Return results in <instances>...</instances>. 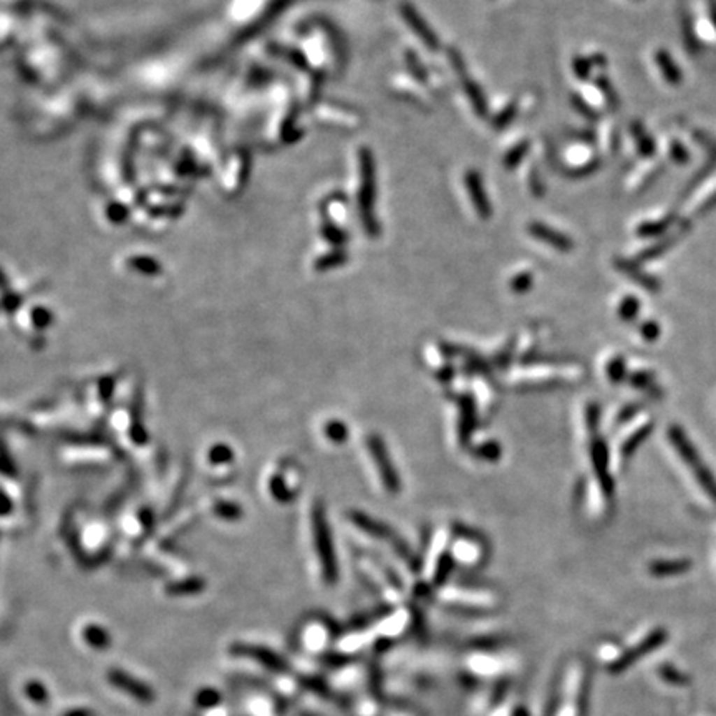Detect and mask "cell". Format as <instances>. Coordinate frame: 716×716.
<instances>
[{
    "label": "cell",
    "instance_id": "obj_7",
    "mask_svg": "<svg viewBox=\"0 0 716 716\" xmlns=\"http://www.w3.org/2000/svg\"><path fill=\"white\" fill-rule=\"evenodd\" d=\"M401 15L406 24L410 25V29L418 35L420 40L427 45L429 50H438V48H440V38H438L436 34L429 29V25L424 22L423 17L415 10V7L408 6V3H403Z\"/></svg>",
    "mask_w": 716,
    "mask_h": 716
},
{
    "label": "cell",
    "instance_id": "obj_18",
    "mask_svg": "<svg viewBox=\"0 0 716 716\" xmlns=\"http://www.w3.org/2000/svg\"><path fill=\"white\" fill-rule=\"evenodd\" d=\"M531 285H532V274H529V272H522V274L516 275L511 280V289L516 294L526 292V290L529 289Z\"/></svg>",
    "mask_w": 716,
    "mask_h": 716
},
{
    "label": "cell",
    "instance_id": "obj_6",
    "mask_svg": "<svg viewBox=\"0 0 716 716\" xmlns=\"http://www.w3.org/2000/svg\"><path fill=\"white\" fill-rule=\"evenodd\" d=\"M108 680L115 685L116 688L123 690L128 695L136 698V700L143 701V703H150L153 700V690H151L148 685H145L140 680L129 677L128 673H124L123 670H111L108 673Z\"/></svg>",
    "mask_w": 716,
    "mask_h": 716
},
{
    "label": "cell",
    "instance_id": "obj_5",
    "mask_svg": "<svg viewBox=\"0 0 716 716\" xmlns=\"http://www.w3.org/2000/svg\"><path fill=\"white\" fill-rule=\"evenodd\" d=\"M450 60L453 62L456 73H458L461 85H463L464 92H466V95L469 98V101H471L474 111H476L478 115H485L486 113V100H485V96H482L481 88L473 82V78L469 77L466 69H464L463 58H461V55L456 50H450Z\"/></svg>",
    "mask_w": 716,
    "mask_h": 716
},
{
    "label": "cell",
    "instance_id": "obj_17",
    "mask_svg": "<svg viewBox=\"0 0 716 716\" xmlns=\"http://www.w3.org/2000/svg\"><path fill=\"white\" fill-rule=\"evenodd\" d=\"M476 456H478V458L486 459V461H494V459H498L499 456H501V450H499L498 443H494V441H487V443H485V445L478 446V450H476Z\"/></svg>",
    "mask_w": 716,
    "mask_h": 716
},
{
    "label": "cell",
    "instance_id": "obj_22",
    "mask_svg": "<svg viewBox=\"0 0 716 716\" xmlns=\"http://www.w3.org/2000/svg\"><path fill=\"white\" fill-rule=\"evenodd\" d=\"M325 236H327V239L332 241L334 244H342L343 241H345V239H343L342 232H340L335 226H330L329 231H325Z\"/></svg>",
    "mask_w": 716,
    "mask_h": 716
},
{
    "label": "cell",
    "instance_id": "obj_21",
    "mask_svg": "<svg viewBox=\"0 0 716 716\" xmlns=\"http://www.w3.org/2000/svg\"><path fill=\"white\" fill-rule=\"evenodd\" d=\"M27 693L35 701H43L47 698V692H45V688L40 683H30L27 687Z\"/></svg>",
    "mask_w": 716,
    "mask_h": 716
},
{
    "label": "cell",
    "instance_id": "obj_24",
    "mask_svg": "<svg viewBox=\"0 0 716 716\" xmlns=\"http://www.w3.org/2000/svg\"><path fill=\"white\" fill-rule=\"evenodd\" d=\"M513 113H514V106H511V108L506 111V113L501 115L499 118H498V123H496V124H498V127H504V124H508L509 120L513 118Z\"/></svg>",
    "mask_w": 716,
    "mask_h": 716
},
{
    "label": "cell",
    "instance_id": "obj_4",
    "mask_svg": "<svg viewBox=\"0 0 716 716\" xmlns=\"http://www.w3.org/2000/svg\"><path fill=\"white\" fill-rule=\"evenodd\" d=\"M665 642H666V630H664V629L653 630V632L650 635H647V637L643 638L637 647L630 648V650L625 652L620 659H617L614 664L608 666V670H610L612 673H622V671H625L629 666H632L635 661L642 659V657L655 652V648L664 645Z\"/></svg>",
    "mask_w": 716,
    "mask_h": 716
},
{
    "label": "cell",
    "instance_id": "obj_15",
    "mask_svg": "<svg viewBox=\"0 0 716 716\" xmlns=\"http://www.w3.org/2000/svg\"><path fill=\"white\" fill-rule=\"evenodd\" d=\"M219 693L213 688H204L201 690L198 695H196V705L203 706V708H211V706H216L219 703Z\"/></svg>",
    "mask_w": 716,
    "mask_h": 716
},
{
    "label": "cell",
    "instance_id": "obj_16",
    "mask_svg": "<svg viewBox=\"0 0 716 716\" xmlns=\"http://www.w3.org/2000/svg\"><path fill=\"white\" fill-rule=\"evenodd\" d=\"M345 261H347V254L342 252V250H335V252L329 254V256L319 259V261H317V268L324 271V268L337 267V266H340V264L345 262Z\"/></svg>",
    "mask_w": 716,
    "mask_h": 716
},
{
    "label": "cell",
    "instance_id": "obj_23",
    "mask_svg": "<svg viewBox=\"0 0 716 716\" xmlns=\"http://www.w3.org/2000/svg\"><path fill=\"white\" fill-rule=\"evenodd\" d=\"M575 73L579 75V77H587L589 73V65L585 64L584 60H575Z\"/></svg>",
    "mask_w": 716,
    "mask_h": 716
},
{
    "label": "cell",
    "instance_id": "obj_3",
    "mask_svg": "<svg viewBox=\"0 0 716 716\" xmlns=\"http://www.w3.org/2000/svg\"><path fill=\"white\" fill-rule=\"evenodd\" d=\"M366 448H368L371 459L375 461V466H377V471L380 474V480H382L383 486L387 487V491L390 492V494H398V492H400V476H398L395 468H393V463L385 443L380 440V436L370 435L366 438Z\"/></svg>",
    "mask_w": 716,
    "mask_h": 716
},
{
    "label": "cell",
    "instance_id": "obj_10",
    "mask_svg": "<svg viewBox=\"0 0 716 716\" xmlns=\"http://www.w3.org/2000/svg\"><path fill=\"white\" fill-rule=\"evenodd\" d=\"M529 234H532L536 239L543 241V243L552 245L559 250H569L572 249V241L567 236L561 234L559 231L550 229L549 226H545L543 222H531L529 227H527Z\"/></svg>",
    "mask_w": 716,
    "mask_h": 716
},
{
    "label": "cell",
    "instance_id": "obj_11",
    "mask_svg": "<svg viewBox=\"0 0 716 716\" xmlns=\"http://www.w3.org/2000/svg\"><path fill=\"white\" fill-rule=\"evenodd\" d=\"M350 521L357 527H360L361 531L366 532V534H370L371 537H378V539H385V537H392L390 529H388V527L385 526L383 522H380V521H377V519H373V517H368L364 513H358V511L350 513Z\"/></svg>",
    "mask_w": 716,
    "mask_h": 716
},
{
    "label": "cell",
    "instance_id": "obj_13",
    "mask_svg": "<svg viewBox=\"0 0 716 716\" xmlns=\"http://www.w3.org/2000/svg\"><path fill=\"white\" fill-rule=\"evenodd\" d=\"M325 436L329 438L330 441L335 443V445H342V443L347 441L348 438V428L347 424H343L338 420H332V422H327L325 424Z\"/></svg>",
    "mask_w": 716,
    "mask_h": 716
},
{
    "label": "cell",
    "instance_id": "obj_9",
    "mask_svg": "<svg viewBox=\"0 0 716 716\" xmlns=\"http://www.w3.org/2000/svg\"><path fill=\"white\" fill-rule=\"evenodd\" d=\"M231 652L236 653V655L249 657V659H254V660L261 661L264 666H267V668H271V670L284 671L285 668H287L285 661L282 660L279 655H275L274 652L268 650V648L257 647V645H245V643H241V645L232 647Z\"/></svg>",
    "mask_w": 716,
    "mask_h": 716
},
{
    "label": "cell",
    "instance_id": "obj_25",
    "mask_svg": "<svg viewBox=\"0 0 716 716\" xmlns=\"http://www.w3.org/2000/svg\"><path fill=\"white\" fill-rule=\"evenodd\" d=\"M69 716H88L87 713H83V711H73V713H70Z\"/></svg>",
    "mask_w": 716,
    "mask_h": 716
},
{
    "label": "cell",
    "instance_id": "obj_19",
    "mask_svg": "<svg viewBox=\"0 0 716 716\" xmlns=\"http://www.w3.org/2000/svg\"><path fill=\"white\" fill-rule=\"evenodd\" d=\"M526 151H527L526 143H522V145H519V146L514 148L511 153L506 156V159H504L506 168H514V166H516L519 161H521L522 156L526 155Z\"/></svg>",
    "mask_w": 716,
    "mask_h": 716
},
{
    "label": "cell",
    "instance_id": "obj_20",
    "mask_svg": "<svg viewBox=\"0 0 716 716\" xmlns=\"http://www.w3.org/2000/svg\"><path fill=\"white\" fill-rule=\"evenodd\" d=\"M454 552H456V556H459V559H463V561L466 559L468 561V559H474V556L478 554V549H476V545H473L471 543H466V540H464V543L456 544Z\"/></svg>",
    "mask_w": 716,
    "mask_h": 716
},
{
    "label": "cell",
    "instance_id": "obj_12",
    "mask_svg": "<svg viewBox=\"0 0 716 716\" xmlns=\"http://www.w3.org/2000/svg\"><path fill=\"white\" fill-rule=\"evenodd\" d=\"M659 675L665 680L666 683L677 685V687H685V685L690 683V677H688V675H685L683 671L675 668V666L670 664L661 665L659 668Z\"/></svg>",
    "mask_w": 716,
    "mask_h": 716
},
{
    "label": "cell",
    "instance_id": "obj_8",
    "mask_svg": "<svg viewBox=\"0 0 716 716\" xmlns=\"http://www.w3.org/2000/svg\"><path fill=\"white\" fill-rule=\"evenodd\" d=\"M464 181H466L469 198H471V203L474 206V209H476V214L481 219H489L491 217V206H489V201H487L485 187H482L480 173L471 169V171H468L466 176H464Z\"/></svg>",
    "mask_w": 716,
    "mask_h": 716
},
{
    "label": "cell",
    "instance_id": "obj_2",
    "mask_svg": "<svg viewBox=\"0 0 716 716\" xmlns=\"http://www.w3.org/2000/svg\"><path fill=\"white\" fill-rule=\"evenodd\" d=\"M312 529H313V540H315V549L319 552L320 564H322V574H324V579L329 582L337 580V559H335L334 552V543L332 536H330L329 524L325 521V514L322 511V508H315L312 516Z\"/></svg>",
    "mask_w": 716,
    "mask_h": 716
},
{
    "label": "cell",
    "instance_id": "obj_1",
    "mask_svg": "<svg viewBox=\"0 0 716 716\" xmlns=\"http://www.w3.org/2000/svg\"><path fill=\"white\" fill-rule=\"evenodd\" d=\"M360 191H358V209L365 231L370 236L378 232V222L375 219V163L373 155L368 148H361L360 153Z\"/></svg>",
    "mask_w": 716,
    "mask_h": 716
},
{
    "label": "cell",
    "instance_id": "obj_14",
    "mask_svg": "<svg viewBox=\"0 0 716 716\" xmlns=\"http://www.w3.org/2000/svg\"><path fill=\"white\" fill-rule=\"evenodd\" d=\"M85 640L95 648H105L108 647L110 643L108 633L103 629H100V626H88V629L85 630Z\"/></svg>",
    "mask_w": 716,
    "mask_h": 716
}]
</instances>
